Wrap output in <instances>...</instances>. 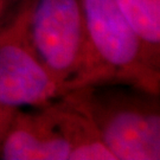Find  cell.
<instances>
[{
  "instance_id": "obj_1",
  "label": "cell",
  "mask_w": 160,
  "mask_h": 160,
  "mask_svg": "<svg viewBox=\"0 0 160 160\" xmlns=\"http://www.w3.org/2000/svg\"><path fill=\"white\" fill-rule=\"evenodd\" d=\"M92 67V84L122 81L146 94L159 89V57L145 46L115 0H81Z\"/></svg>"
},
{
  "instance_id": "obj_2",
  "label": "cell",
  "mask_w": 160,
  "mask_h": 160,
  "mask_svg": "<svg viewBox=\"0 0 160 160\" xmlns=\"http://www.w3.org/2000/svg\"><path fill=\"white\" fill-rule=\"evenodd\" d=\"M34 53L70 90L92 84V67L81 0H34L26 6Z\"/></svg>"
},
{
  "instance_id": "obj_3",
  "label": "cell",
  "mask_w": 160,
  "mask_h": 160,
  "mask_svg": "<svg viewBox=\"0 0 160 160\" xmlns=\"http://www.w3.org/2000/svg\"><path fill=\"white\" fill-rule=\"evenodd\" d=\"M92 116L115 160H158L160 118L158 109L135 97L90 95L88 87L74 92Z\"/></svg>"
},
{
  "instance_id": "obj_4",
  "label": "cell",
  "mask_w": 160,
  "mask_h": 160,
  "mask_svg": "<svg viewBox=\"0 0 160 160\" xmlns=\"http://www.w3.org/2000/svg\"><path fill=\"white\" fill-rule=\"evenodd\" d=\"M72 90L43 65L29 42L26 6L0 31V103L43 108Z\"/></svg>"
},
{
  "instance_id": "obj_5",
  "label": "cell",
  "mask_w": 160,
  "mask_h": 160,
  "mask_svg": "<svg viewBox=\"0 0 160 160\" xmlns=\"http://www.w3.org/2000/svg\"><path fill=\"white\" fill-rule=\"evenodd\" d=\"M71 145L52 103L37 114L17 113L0 142L5 160H67Z\"/></svg>"
},
{
  "instance_id": "obj_6",
  "label": "cell",
  "mask_w": 160,
  "mask_h": 160,
  "mask_svg": "<svg viewBox=\"0 0 160 160\" xmlns=\"http://www.w3.org/2000/svg\"><path fill=\"white\" fill-rule=\"evenodd\" d=\"M132 29L153 55L159 56L160 0H115Z\"/></svg>"
},
{
  "instance_id": "obj_7",
  "label": "cell",
  "mask_w": 160,
  "mask_h": 160,
  "mask_svg": "<svg viewBox=\"0 0 160 160\" xmlns=\"http://www.w3.org/2000/svg\"><path fill=\"white\" fill-rule=\"evenodd\" d=\"M17 110L18 109L10 108V107L0 103V142L11 125V121L14 114L17 113Z\"/></svg>"
},
{
  "instance_id": "obj_8",
  "label": "cell",
  "mask_w": 160,
  "mask_h": 160,
  "mask_svg": "<svg viewBox=\"0 0 160 160\" xmlns=\"http://www.w3.org/2000/svg\"><path fill=\"white\" fill-rule=\"evenodd\" d=\"M6 8H7V0H0V28H1V23L4 20Z\"/></svg>"
}]
</instances>
